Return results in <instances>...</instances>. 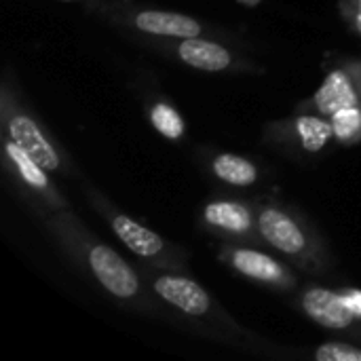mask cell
<instances>
[{
	"instance_id": "1",
	"label": "cell",
	"mask_w": 361,
	"mask_h": 361,
	"mask_svg": "<svg viewBox=\"0 0 361 361\" xmlns=\"http://www.w3.org/2000/svg\"><path fill=\"white\" fill-rule=\"evenodd\" d=\"M87 264L93 277L114 296L121 300H131L140 294V277L127 264L118 252L104 243H95L87 252Z\"/></svg>"
},
{
	"instance_id": "2",
	"label": "cell",
	"mask_w": 361,
	"mask_h": 361,
	"mask_svg": "<svg viewBox=\"0 0 361 361\" xmlns=\"http://www.w3.org/2000/svg\"><path fill=\"white\" fill-rule=\"evenodd\" d=\"M256 228L267 245L281 252L283 256L302 258L309 252V237L302 226L277 205H267L258 212Z\"/></svg>"
},
{
	"instance_id": "3",
	"label": "cell",
	"mask_w": 361,
	"mask_h": 361,
	"mask_svg": "<svg viewBox=\"0 0 361 361\" xmlns=\"http://www.w3.org/2000/svg\"><path fill=\"white\" fill-rule=\"evenodd\" d=\"M361 104V66L336 68L332 70L322 87L315 91L311 99V110L322 116H332L334 112L360 106Z\"/></svg>"
},
{
	"instance_id": "4",
	"label": "cell",
	"mask_w": 361,
	"mask_h": 361,
	"mask_svg": "<svg viewBox=\"0 0 361 361\" xmlns=\"http://www.w3.org/2000/svg\"><path fill=\"white\" fill-rule=\"evenodd\" d=\"M4 125H6L8 137L15 144H19L32 159H36L47 171L59 169L61 159L55 146L51 144V140L44 135V131L32 116L19 110H4Z\"/></svg>"
},
{
	"instance_id": "5",
	"label": "cell",
	"mask_w": 361,
	"mask_h": 361,
	"mask_svg": "<svg viewBox=\"0 0 361 361\" xmlns=\"http://www.w3.org/2000/svg\"><path fill=\"white\" fill-rule=\"evenodd\" d=\"M302 309L305 313L328 330H347L357 315L347 305L345 294L326 290V288H311L302 294Z\"/></svg>"
},
{
	"instance_id": "6",
	"label": "cell",
	"mask_w": 361,
	"mask_h": 361,
	"mask_svg": "<svg viewBox=\"0 0 361 361\" xmlns=\"http://www.w3.org/2000/svg\"><path fill=\"white\" fill-rule=\"evenodd\" d=\"M224 260L237 273L245 275L247 279L269 283V286H279V288H292L294 286V277L288 273V269L283 264H279L275 258H271L258 250L235 247V250L224 254Z\"/></svg>"
},
{
	"instance_id": "7",
	"label": "cell",
	"mask_w": 361,
	"mask_h": 361,
	"mask_svg": "<svg viewBox=\"0 0 361 361\" xmlns=\"http://www.w3.org/2000/svg\"><path fill=\"white\" fill-rule=\"evenodd\" d=\"M154 292L169 302L171 307L180 309L184 315L190 317H203L209 307V294L192 279L188 277H180V275H163L159 279H154Z\"/></svg>"
},
{
	"instance_id": "8",
	"label": "cell",
	"mask_w": 361,
	"mask_h": 361,
	"mask_svg": "<svg viewBox=\"0 0 361 361\" xmlns=\"http://www.w3.org/2000/svg\"><path fill=\"white\" fill-rule=\"evenodd\" d=\"M133 25L146 34L171 36V38H195L201 34V23L188 15L169 11H142L135 15Z\"/></svg>"
},
{
	"instance_id": "9",
	"label": "cell",
	"mask_w": 361,
	"mask_h": 361,
	"mask_svg": "<svg viewBox=\"0 0 361 361\" xmlns=\"http://www.w3.org/2000/svg\"><path fill=\"white\" fill-rule=\"evenodd\" d=\"M110 226L114 231V235L135 254L142 258H157L167 250V243L150 228L142 226L140 222L131 220L125 214H116L110 220Z\"/></svg>"
},
{
	"instance_id": "10",
	"label": "cell",
	"mask_w": 361,
	"mask_h": 361,
	"mask_svg": "<svg viewBox=\"0 0 361 361\" xmlns=\"http://www.w3.org/2000/svg\"><path fill=\"white\" fill-rule=\"evenodd\" d=\"M178 55L184 63L205 72H222L233 63V55L224 44L203 40L199 36L184 38L178 47Z\"/></svg>"
},
{
	"instance_id": "11",
	"label": "cell",
	"mask_w": 361,
	"mask_h": 361,
	"mask_svg": "<svg viewBox=\"0 0 361 361\" xmlns=\"http://www.w3.org/2000/svg\"><path fill=\"white\" fill-rule=\"evenodd\" d=\"M203 218L209 226L235 237H245L254 231L252 212L237 201H214L203 209Z\"/></svg>"
},
{
	"instance_id": "12",
	"label": "cell",
	"mask_w": 361,
	"mask_h": 361,
	"mask_svg": "<svg viewBox=\"0 0 361 361\" xmlns=\"http://www.w3.org/2000/svg\"><path fill=\"white\" fill-rule=\"evenodd\" d=\"M4 157L15 167V171L23 184H27L32 190L44 195L47 199H53V186L49 182L47 169L36 159H32L19 144H15L11 137H6V142H4Z\"/></svg>"
},
{
	"instance_id": "13",
	"label": "cell",
	"mask_w": 361,
	"mask_h": 361,
	"mask_svg": "<svg viewBox=\"0 0 361 361\" xmlns=\"http://www.w3.org/2000/svg\"><path fill=\"white\" fill-rule=\"evenodd\" d=\"M294 131L300 146L307 152H322L328 142L334 137V129L328 116L322 114H302L294 121Z\"/></svg>"
},
{
	"instance_id": "14",
	"label": "cell",
	"mask_w": 361,
	"mask_h": 361,
	"mask_svg": "<svg viewBox=\"0 0 361 361\" xmlns=\"http://www.w3.org/2000/svg\"><path fill=\"white\" fill-rule=\"evenodd\" d=\"M212 167L216 178L231 186H252L258 180L256 165L239 154H218Z\"/></svg>"
},
{
	"instance_id": "15",
	"label": "cell",
	"mask_w": 361,
	"mask_h": 361,
	"mask_svg": "<svg viewBox=\"0 0 361 361\" xmlns=\"http://www.w3.org/2000/svg\"><path fill=\"white\" fill-rule=\"evenodd\" d=\"M334 129V137L343 144H357L361 140V104L349 106L328 116Z\"/></svg>"
},
{
	"instance_id": "16",
	"label": "cell",
	"mask_w": 361,
	"mask_h": 361,
	"mask_svg": "<svg viewBox=\"0 0 361 361\" xmlns=\"http://www.w3.org/2000/svg\"><path fill=\"white\" fill-rule=\"evenodd\" d=\"M150 123L167 140H180L186 131L184 118L169 104H154L150 108Z\"/></svg>"
},
{
	"instance_id": "17",
	"label": "cell",
	"mask_w": 361,
	"mask_h": 361,
	"mask_svg": "<svg viewBox=\"0 0 361 361\" xmlns=\"http://www.w3.org/2000/svg\"><path fill=\"white\" fill-rule=\"evenodd\" d=\"M317 361H361V349L349 343H326L315 351Z\"/></svg>"
},
{
	"instance_id": "18",
	"label": "cell",
	"mask_w": 361,
	"mask_h": 361,
	"mask_svg": "<svg viewBox=\"0 0 361 361\" xmlns=\"http://www.w3.org/2000/svg\"><path fill=\"white\" fill-rule=\"evenodd\" d=\"M343 11L349 17L353 30L361 36V0H351V4L347 0H343Z\"/></svg>"
},
{
	"instance_id": "19",
	"label": "cell",
	"mask_w": 361,
	"mask_h": 361,
	"mask_svg": "<svg viewBox=\"0 0 361 361\" xmlns=\"http://www.w3.org/2000/svg\"><path fill=\"white\" fill-rule=\"evenodd\" d=\"M345 298H347V305L351 307V311L357 315V319L361 317V292L360 290H353V292H347L345 294Z\"/></svg>"
},
{
	"instance_id": "20",
	"label": "cell",
	"mask_w": 361,
	"mask_h": 361,
	"mask_svg": "<svg viewBox=\"0 0 361 361\" xmlns=\"http://www.w3.org/2000/svg\"><path fill=\"white\" fill-rule=\"evenodd\" d=\"M239 2H243L245 6H256V4H260V0H239Z\"/></svg>"
}]
</instances>
